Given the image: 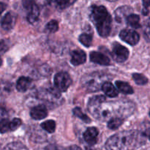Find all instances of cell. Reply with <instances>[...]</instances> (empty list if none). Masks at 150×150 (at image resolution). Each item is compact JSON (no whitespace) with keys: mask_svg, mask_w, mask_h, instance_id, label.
I'll list each match as a JSON object with an SVG mask.
<instances>
[{"mask_svg":"<svg viewBox=\"0 0 150 150\" xmlns=\"http://www.w3.org/2000/svg\"><path fill=\"white\" fill-rule=\"evenodd\" d=\"M87 108L96 120L108 122L114 118L125 120L130 117L135 111V104L125 100L107 102L103 95H95L89 99Z\"/></svg>","mask_w":150,"mask_h":150,"instance_id":"obj_1","label":"cell"},{"mask_svg":"<svg viewBox=\"0 0 150 150\" xmlns=\"http://www.w3.org/2000/svg\"><path fill=\"white\" fill-rule=\"evenodd\" d=\"M143 136L137 130H125L111 136L105 144L106 150H133L144 143Z\"/></svg>","mask_w":150,"mask_h":150,"instance_id":"obj_2","label":"cell"},{"mask_svg":"<svg viewBox=\"0 0 150 150\" xmlns=\"http://www.w3.org/2000/svg\"><path fill=\"white\" fill-rule=\"evenodd\" d=\"M89 17L101 37L105 38L110 35L112 20L111 15L103 5H92Z\"/></svg>","mask_w":150,"mask_h":150,"instance_id":"obj_3","label":"cell"},{"mask_svg":"<svg viewBox=\"0 0 150 150\" xmlns=\"http://www.w3.org/2000/svg\"><path fill=\"white\" fill-rule=\"evenodd\" d=\"M112 79L111 75L103 72H94L89 73L81 79L82 86L89 92H95L102 89L106 82Z\"/></svg>","mask_w":150,"mask_h":150,"instance_id":"obj_4","label":"cell"},{"mask_svg":"<svg viewBox=\"0 0 150 150\" xmlns=\"http://www.w3.org/2000/svg\"><path fill=\"white\" fill-rule=\"evenodd\" d=\"M37 97L40 100L45 103L48 106H58L62 102V98L59 91L53 88H42L37 92Z\"/></svg>","mask_w":150,"mask_h":150,"instance_id":"obj_5","label":"cell"},{"mask_svg":"<svg viewBox=\"0 0 150 150\" xmlns=\"http://www.w3.org/2000/svg\"><path fill=\"white\" fill-rule=\"evenodd\" d=\"M54 86L59 92H65L72 83V79L70 75L66 72H59L55 75L54 79Z\"/></svg>","mask_w":150,"mask_h":150,"instance_id":"obj_6","label":"cell"},{"mask_svg":"<svg viewBox=\"0 0 150 150\" xmlns=\"http://www.w3.org/2000/svg\"><path fill=\"white\" fill-rule=\"evenodd\" d=\"M113 59L117 62H124L129 57V51L126 47L123 46L118 42H114L112 46V53H111Z\"/></svg>","mask_w":150,"mask_h":150,"instance_id":"obj_7","label":"cell"},{"mask_svg":"<svg viewBox=\"0 0 150 150\" xmlns=\"http://www.w3.org/2000/svg\"><path fill=\"white\" fill-rule=\"evenodd\" d=\"M23 7L29 10L27 14V21L30 23H34L38 20L40 16V9L35 2L32 1H23Z\"/></svg>","mask_w":150,"mask_h":150,"instance_id":"obj_8","label":"cell"},{"mask_svg":"<svg viewBox=\"0 0 150 150\" xmlns=\"http://www.w3.org/2000/svg\"><path fill=\"white\" fill-rule=\"evenodd\" d=\"M120 38L130 45H135L139 42L140 37L138 32L133 29H125L120 33Z\"/></svg>","mask_w":150,"mask_h":150,"instance_id":"obj_9","label":"cell"},{"mask_svg":"<svg viewBox=\"0 0 150 150\" xmlns=\"http://www.w3.org/2000/svg\"><path fill=\"white\" fill-rule=\"evenodd\" d=\"M99 131L96 127H88L83 133V139L89 145H95L98 142Z\"/></svg>","mask_w":150,"mask_h":150,"instance_id":"obj_10","label":"cell"},{"mask_svg":"<svg viewBox=\"0 0 150 150\" xmlns=\"http://www.w3.org/2000/svg\"><path fill=\"white\" fill-rule=\"evenodd\" d=\"M89 58L91 62L100 65H109L111 63L110 59L106 55L98 51H92L89 54Z\"/></svg>","mask_w":150,"mask_h":150,"instance_id":"obj_11","label":"cell"},{"mask_svg":"<svg viewBox=\"0 0 150 150\" xmlns=\"http://www.w3.org/2000/svg\"><path fill=\"white\" fill-rule=\"evenodd\" d=\"M16 16L12 12H8L4 16V17L1 18V27L4 30L10 31L14 27L15 23H16Z\"/></svg>","mask_w":150,"mask_h":150,"instance_id":"obj_12","label":"cell"},{"mask_svg":"<svg viewBox=\"0 0 150 150\" xmlns=\"http://www.w3.org/2000/svg\"><path fill=\"white\" fill-rule=\"evenodd\" d=\"M30 116L33 120H43L48 116V110L45 105H38L31 109Z\"/></svg>","mask_w":150,"mask_h":150,"instance_id":"obj_13","label":"cell"},{"mask_svg":"<svg viewBox=\"0 0 150 150\" xmlns=\"http://www.w3.org/2000/svg\"><path fill=\"white\" fill-rule=\"evenodd\" d=\"M86 61V55L82 50H75L71 53L70 62L73 66H79L83 64Z\"/></svg>","mask_w":150,"mask_h":150,"instance_id":"obj_14","label":"cell"},{"mask_svg":"<svg viewBox=\"0 0 150 150\" xmlns=\"http://www.w3.org/2000/svg\"><path fill=\"white\" fill-rule=\"evenodd\" d=\"M132 13H133V9H132V7H130V6L127 5L122 6V7H119L117 10H116V19H117L118 21L121 22L124 19L126 20L127 16H129L130 14H132Z\"/></svg>","mask_w":150,"mask_h":150,"instance_id":"obj_15","label":"cell"},{"mask_svg":"<svg viewBox=\"0 0 150 150\" xmlns=\"http://www.w3.org/2000/svg\"><path fill=\"white\" fill-rule=\"evenodd\" d=\"M32 83V79L30 78L21 76L18 79L16 83V89L18 92H25L30 88Z\"/></svg>","mask_w":150,"mask_h":150,"instance_id":"obj_16","label":"cell"},{"mask_svg":"<svg viewBox=\"0 0 150 150\" xmlns=\"http://www.w3.org/2000/svg\"><path fill=\"white\" fill-rule=\"evenodd\" d=\"M102 90L105 94V95L109 98H114L118 96V91H117V88L109 81L106 82L103 86Z\"/></svg>","mask_w":150,"mask_h":150,"instance_id":"obj_17","label":"cell"},{"mask_svg":"<svg viewBox=\"0 0 150 150\" xmlns=\"http://www.w3.org/2000/svg\"><path fill=\"white\" fill-rule=\"evenodd\" d=\"M116 86L120 92L125 94V95H132L134 92V90L132 88V86L127 82L117 81L116 82Z\"/></svg>","mask_w":150,"mask_h":150,"instance_id":"obj_18","label":"cell"},{"mask_svg":"<svg viewBox=\"0 0 150 150\" xmlns=\"http://www.w3.org/2000/svg\"><path fill=\"white\" fill-rule=\"evenodd\" d=\"M126 21L130 26L135 28V29L141 27L140 17H139V16L134 14V13H132L130 16H127V18H126Z\"/></svg>","mask_w":150,"mask_h":150,"instance_id":"obj_19","label":"cell"},{"mask_svg":"<svg viewBox=\"0 0 150 150\" xmlns=\"http://www.w3.org/2000/svg\"><path fill=\"white\" fill-rule=\"evenodd\" d=\"M79 41L85 47H90L92 42V36L89 33H82L79 38Z\"/></svg>","mask_w":150,"mask_h":150,"instance_id":"obj_20","label":"cell"},{"mask_svg":"<svg viewBox=\"0 0 150 150\" xmlns=\"http://www.w3.org/2000/svg\"><path fill=\"white\" fill-rule=\"evenodd\" d=\"M41 127L48 133H53L55 131L56 123L54 120H47L41 124Z\"/></svg>","mask_w":150,"mask_h":150,"instance_id":"obj_21","label":"cell"},{"mask_svg":"<svg viewBox=\"0 0 150 150\" xmlns=\"http://www.w3.org/2000/svg\"><path fill=\"white\" fill-rule=\"evenodd\" d=\"M3 150H28V149L21 142H12L6 145Z\"/></svg>","mask_w":150,"mask_h":150,"instance_id":"obj_22","label":"cell"},{"mask_svg":"<svg viewBox=\"0 0 150 150\" xmlns=\"http://www.w3.org/2000/svg\"><path fill=\"white\" fill-rule=\"evenodd\" d=\"M124 122V120L120 118H114L108 122V127L111 130H116L119 128Z\"/></svg>","mask_w":150,"mask_h":150,"instance_id":"obj_23","label":"cell"},{"mask_svg":"<svg viewBox=\"0 0 150 150\" xmlns=\"http://www.w3.org/2000/svg\"><path fill=\"white\" fill-rule=\"evenodd\" d=\"M73 114H74L76 117H79V119H81V120L82 121L84 122L89 123L91 122L90 119H89V117L84 114V113H83V111H81V109L80 108L76 107V108H75L73 110Z\"/></svg>","mask_w":150,"mask_h":150,"instance_id":"obj_24","label":"cell"},{"mask_svg":"<svg viewBox=\"0 0 150 150\" xmlns=\"http://www.w3.org/2000/svg\"><path fill=\"white\" fill-rule=\"evenodd\" d=\"M133 79L138 85H145L148 83L147 78L140 73H133Z\"/></svg>","mask_w":150,"mask_h":150,"instance_id":"obj_25","label":"cell"},{"mask_svg":"<svg viewBox=\"0 0 150 150\" xmlns=\"http://www.w3.org/2000/svg\"><path fill=\"white\" fill-rule=\"evenodd\" d=\"M10 122L8 121L7 118L4 116H1V123H0V127H1V133H4L6 132L10 131Z\"/></svg>","mask_w":150,"mask_h":150,"instance_id":"obj_26","label":"cell"},{"mask_svg":"<svg viewBox=\"0 0 150 150\" xmlns=\"http://www.w3.org/2000/svg\"><path fill=\"white\" fill-rule=\"evenodd\" d=\"M45 29L48 32L54 33L58 31L59 29V23L56 20H51L48 22L45 26Z\"/></svg>","mask_w":150,"mask_h":150,"instance_id":"obj_27","label":"cell"},{"mask_svg":"<svg viewBox=\"0 0 150 150\" xmlns=\"http://www.w3.org/2000/svg\"><path fill=\"white\" fill-rule=\"evenodd\" d=\"M21 120L20 119L15 118L12 120V122H10V131H15V130H17L21 125Z\"/></svg>","mask_w":150,"mask_h":150,"instance_id":"obj_28","label":"cell"},{"mask_svg":"<svg viewBox=\"0 0 150 150\" xmlns=\"http://www.w3.org/2000/svg\"><path fill=\"white\" fill-rule=\"evenodd\" d=\"M75 1H55L56 6L58 7L59 9H61V10H63V9L67 8V7L70 6L71 4H73Z\"/></svg>","mask_w":150,"mask_h":150,"instance_id":"obj_29","label":"cell"},{"mask_svg":"<svg viewBox=\"0 0 150 150\" xmlns=\"http://www.w3.org/2000/svg\"><path fill=\"white\" fill-rule=\"evenodd\" d=\"M144 35L148 42H150V18L146 21L144 29Z\"/></svg>","mask_w":150,"mask_h":150,"instance_id":"obj_30","label":"cell"},{"mask_svg":"<svg viewBox=\"0 0 150 150\" xmlns=\"http://www.w3.org/2000/svg\"><path fill=\"white\" fill-rule=\"evenodd\" d=\"M143 10H142V14L144 16H147L149 13L150 8V1H143Z\"/></svg>","mask_w":150,"mask_h":150,"instance_id":"obj_31","label":"cell"},{"mask_svg":"<svg viewBox=\"0 0 150 150\" xmlns=\"http://www.w3.org/2000/svg\"><path fill=\"white\" fill-rule=\"evenodd\" d=\"M45 150H64V149H61V148H59V147H57V146H49L48 147H47Z\"/></svg>","mask_w":150,"mask_h":150,"instance_id":"obj_32","label":"cell"},{"mask_svg":"<svg viewBox=\"0 0 150 150\" xmlns=\"http://www.w3.org/2000/svg\"><path fill=\"white\" fill-rule=\"evenodd\" d=\"M68 150H82L79 146H76V145H73V146H71L70 148H69Z\"/></svg>","mask_w":150,"mask_h":150,"instance_id":"obj_33","label":"cell"},{"mask_svg":"<svg viewBox=\"0 0 150 150\" xmlns=\"http://www.w3.org/2000/svg\"><path fill=\"white\" fill-rule=\"evenodd\" d=\"M145 136H146L148 137V139L150 140V126L149 127H147L145 131Z\"/></svg>","mask_w":150,"mask_h":150,"instance_id":"obj_34","label":"cell"},{"mask_svg":"<svg viewBox=\"0 0 150 150\" xmlns=\"http://www.w3.org/2000/svg\"><path fill=\"white\" fill-rule=\"evenodd\" d=\"M0 4H1V6H0V7H1V13L3 11H4V8H5V7H6V5H5V4H4L3 2L0 3Z\"/></svg>","mask_w":150,"mask_h":150,"instance_id":"obj_35","label":"cell"},{"mask_svg":"<svg viewBox=\"0 0 150 150\" xmlns=\"http://www.w3.org/2000/svg\"><path fill=\"white\" fill-rule=\"evenodd\" d=\"M149 116H150V111H149Z\"/></svg>","mask_w":150,"mask_h":150,"instance_id":"obj_36","label":"cell"}]
</instances>
